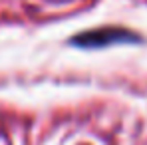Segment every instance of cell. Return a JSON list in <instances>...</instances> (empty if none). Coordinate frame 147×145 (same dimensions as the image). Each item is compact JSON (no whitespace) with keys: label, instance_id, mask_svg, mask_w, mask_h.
Here are the masks:
<instances>
[{"label":"cell","instance_id":"cell-1","mask_svg":"<svg viewBox=\"0 0 147 145\" xmlns=\"http://www.w3.org/2000/svg\"><path fill=\"white\" fill-rule=\"evenodd\" d=\"M135 40V36L123 28H99V30H90L74 38V44L84 46V48H101L113 42H129Z\"/></svg>","mask_w":147,"mask_h":145}]
</instances>
